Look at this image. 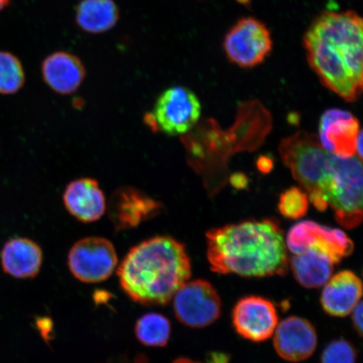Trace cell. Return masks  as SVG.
Returning a JSON list of instances; mask_svg holds the SVG:
<instances>
[{"label": "cell", "instance_id": "obj_1", "mask_svg": "<svg viewBox=\"0 0 363 363\" xmlns=\"http://www.w3.org/2000/svg\"><path fill=\"white\" fill-rule=\"evenodd\" d=\"M307 60L322 84L347 102L362 93L363 24L356 12L325 11L303 35Z\"/></svg>", "mask_w": 363, "mask_h": 363}, {"label": "cell", "instance_id": "obj_2", "mask_svg": "<svg viewBox=\"0 0 363 363\" xmlns=\"http://www.w3.org/2000/svg\"><path fill=\"white\" fill-rule=\"evenodd\" d=\"M206 238L208 260L217 274L263 278L288 271L284 233L274 220L222 226L208 230Z\"/></svg>", "mask_w": 363, "mask_h": 363}, {"label": "cell", "instance_id": "obj_3", "mask_svg": "<svg viewBox=\"0 0 363 363\" xmlns=\"http://www.w3.org/2000/svg\"><path fill=\"white\" fill-rule=\"evenodd\" d=\"M191 274L184 245L167 235L136 245L117 270L123 291L131 301L147 306L167 305Z\"/></svg>", "mask_w": 363, "mask_h": 363}, {"label": "cell", "instance_id": "obj_4", "mask_svg": "<svg viewBox=\"0 0 363 363\" xmlns=\"http://www.w3.org/2000/svg\"><path fill=\"white\" fill-rule=\"evenodd\" d=\"M279 153L294 179L308 194V201L318 211H325L328 206L323 193L333 170V154L321 146L318 136L306 131L284 139Z\"/></svg>", "mask_w": 363, "mask_h": 363}, {"label": "cell", "instance_id": "obj_5", "mask_svg": "<svg viewBox=\"0 0 363 363\" xmlns=\"http://www.w3.org/2000/svg\"><path fill=\"white\" fill-rule=\"evenodd\" d=\"M272 118L270 113L259 101H252L240 104L237 121L231 129L225 131V142L219 143L208 140L189 131V136L184 138L187 147L190 163L198 160L204 154L223 144L226 156L240 151H253L263 143L271 129Z\"/></svg>", "mask_w": 363, "mask_h": 363}, {"label": "cell", "instance_id": "obj_6", "mask_svg": "<svg viewBox=\"0 0 363 363\" xmlns=\"http://www.w3.org/2000/svg\"><path fill=\"white\" fill-rule=\"evenodd\" d=\"M362 164L357 157L334 155L333 172L323 199L333 208L335 220L346 229H354L362 220Z\"/></svg>", "mask_w": 363, "mask_h": 363}, {"label": "cell", "instance_id": "obj_7", "mask_svg": "<svg viewBox=\"0 0 363 363\" xmlns=\"http://www.w3.org/2000/svg\"><path fill=\"white\" fill-rule=\"evenodd\" d=\"M201 116V104L192 90L174 86L163 91L145 121L154 131L169 135L189 133Z\"/></svg>", "mask_w": 363, "mask_h": 363}, {"label": "cell", "instance_id": "obj_8", "mask_svg": "<svg viewBox=\"0 0 363 363\" xmlns=\"http://www.w3.org/2000/svg\"><path fill=\"white\" fill-rule=\"evenodd\" d=\"M118 264L115 246L101 237L81 239L70 249L67 266L74 278L85 284L104 282L113 274Z\"/></svg>", "mask_w": 363, "mask_h": 363}, {"label": "cell", "instance_id": "obj_9", "mask_svg": "<svg viewBox=\"0 0 363 363\" xmlns=\"http://www.w3.org/2000/svg\"><path fill=\"white\" fill-rule=\"evenodd\" d=\"M172 298L177 319L190 328H206L220 316V295L208 281L197 279L187 282Z\"/></svg>", "mask_w": 363, "mask_h": 363}, {"label": "cell", "instance_id": "obj_10", "mask_svg": "<svg viewBox=\"0 0 363 363\" xmlns=\"http://www.w3.org/2000/svg\"><path fill=\"white\" fill-rule=\"evenodd\" d=\"M272 48L271 33L255 18H243L226 34L224 49L231 62L242 67L260 65Z\"/></svg>", "mask_w": 363, "mask_h": 363}, {"label": "cell", "instance_id": "obj_11", "mask_svg": "<svg viewBox=\"0 0 363 363\" xmlns=\"http://www.w3.org/2000/svg\"><path fill=\"white\" fill-rule=\"evenodd\" d=\"M286 246L294 255L308 249L316 250L329 257L334 264L350 256L354 250L352 240L342 230L311 220L301 221L291 227Z\"/></svg>", "mask_w": 363, "mask_h": 363}, {"label": "cell", "instance_id": "obj_12", "mask_svg": "<svg viewBox=\"0 0 363 363\" xmlns=\"http://www.w3.org/2000/svg\"><path fill=\"white\" fill-rule=\"evenodd\" d=\"M107 208L115 229L124 231L153 219L160 214L162 206L142 190L125 186L113 193Z\"/></svg>", "mask_w": 363, "mask_h": 363}, {"label": "cell", "instance_id": "obj_13", "mask_svg": "<svg viewBox=\"0 0 363 363\" xmlns=\"http://www.w3.org/2000/svg\"><path fill=\"white\" fill-rule=\"evenodd\" d=\"M233 323L240 337L254 342H264L279 325L278 311L269 299L255 295L244 297L233 308Z\"/></svg>", "mask_w": 363, "mask_h": 363}, {"label": "cell", "instance_id": "obj_14", "mask_svg": "<svg viewBox=\"0 0 363 363\" xmlns=\"http://www.w3.org/2000/svg\"><path fill=\"white\" fill-rule=\"evenodd\" d=\"M360 131L359 121L351 112L330 108L321 116L318 138L326 151L347 158L356 154Z\"/></svg>", "mask_w": 363, "mask_h": 363}, {"label": "cell", "instance_id": "obj_15", "mask_svg": "<svg viewBox=\"0 0 363 363\" xmlns=\"http://www.w3.org/2000/svg\"><path fill=\"white\" fill-rule=\"evenodd\" d=\"M274 346L283 359L298 362L314 353L318 342L315 328L310 321L298 316L286 318L275 330Z\"/></svg>", "mask_w": 363, "mask_h": 363}, {"label": "cell", "instance_id": "obj_16", "mask_svg": "<svg viewBox=\"0 0 363 363\" xmlns=\"http://www.w3.org/2000/svg\"><path fill=\"white\" fill-rule=\"evenodd\" d=\"M62 199L67 212L83 223L101 220L107 210L106 194L94 179L72 181L67 185Z\"/></svg>", "mask_w": 363, "mask_h": 363}, {"label": "cell", "instance_id": "obj_17", "mask_svg": "<svg viewBox=\"0 0 363 363\" xmlns=\"http://www.w3.org/2000/svg\"><path fill=\"white\" fill-rule=\"evenodd\" d=\"M42 74L45 84L54 92L68 95L76 92L84 83L86 69L79 57L59 51L44 59Z\"/></svg>", "mask_w": 363, "mask_h": 363}, {"label": "cell", "instance_id": "obj_18", "mask_svg": "<svg viewBox=\"0 0 363 363\" xmlns=\"http://www.w3.org/2000/svg\"><path fill=\"white\" fill-rule=\"evenodd\" d=\"M4 274L19 279H34L43 263V252L34 240L25 238H11L0 253Z\"/></svg>", "mask_w": 363, "mask_h": 363}, {"label": "cell", "instance_id": "obj_19", "mask_svg": "<svg viewBox=\"0 0 363 363\" xmlns=\"http://www.w3.org/2000/svg\"><path fill=\"white\" fill-rule=\"evenodd\" d=\"M322 291L320 303L328 315L345 317L351 314L362 296V284L353 272H338L330 278Z\"/></svg>", "mask_w": 363, "mask_h": 363}, {"label": "cell", "instance_id": "obj_20", "mask_svg": "<svg viewBox=\"0 0 363 363\" xmlns=\"http://www.w3.org/2000/svg\"><path fill=\"white\" fill-rule=\"evenodd\" d=\"M75 21L85 33H106L119 22V7L113 0H81L76 6Z\"/></svg>", "mask_w": 363, "mask_h": 363}, {"label": "cell", "instance_id": "obj_21", "mask_svg": "<svg viewBox=\"0 0 363 363\" xmlns=\"http://www.w3.org/2000/svg\"><path fill=\"white\" fill-rule=\"evenodd\" d=\"M290 265L295 279L306 289L323 287L334 271V262L330 258L314 249L293 257Z\"/></svg>", "mask_w": 363, "mask_h": 363}, {"label": "cell", "instance_id": "obj_22", "mask_svg": "<svg viewBox=\"0 0 363 363\" xmlns=\"http://www.w3.org/2000/svg\"><path fill=\"white\" fill-rule=\"evenodd\" d=\"M172 326L170 320L158 313H148L136 321L135 334L145 346L162 347L169 342Z\"/></svg>", "mask_w": 363, "mask_h": 363}, {"label": "cell", "instance_id": "obj_23", "mask_svg": "<svg viewBox=\"0 0 363 363\" xmlns=\"http://www.w3.org/2000/svg\"><path fill=\"white\" fill-rule=\"evenodd\" d=\"M26 83V72L20 59L0 51V94H15Z\"/></svg>", "mask_w": 363, "mask_h": 363}, {"label": "cell", "instance_id": "obj_24", "mask_svg": "<svg viewBox=\"0 0 363 363\" xmlns=\"http://www.w3.org/2000/svg\"><path fill=\"white\" fill-rule=\"evenodd\" d=\"M308 203L310 201L306 192L301 189L293 187L281 194L279 211L288 219L296 220L306 214Z\"/></svg>", "mask_w": 363, "mask_h": 363}, {"label": "cell", "instance_id": "obj_25", "mask_svg": "<svg viewBox=\"0 0 363 363\" xmlns=\"http://www.w3.org/2000/svg\"><path fill=\"white\" fill-rule=\"evenodd\" d=\"M357 353L353 345L345 339L328 344L321 356V363H356Z\"/></svg>", "mask_w": 363, "mask_h": 363}, {"label": "cell", "instance_id": "obj_26", "mask_svg": "<svg viewBox=\"0 0 363 363\" xmlns=\"http://www.w3.org/2000/svg\"><path fill=\"white\" fill-rule=\"evenodd\" d=\"M362 311L363 308L362 301L358 303L352 311L354 328H355L360 337L362 335Z\"/></svg>", "mask_w": 363, "mask_h": 363}, {"label": "cell", "instance_id": "obj_27", "mask_svg": "<svg viewBox=\"0 0 363 363\" xmlns=\"http://www.w3.org/2000/svg\"><path fill=\"white\" fill-rule=\"evenodd\" d=\"M257 166L258 170L263 174H269L274 167V161L270 157L262 156L258 158Z\"/></svg>", "mask_w": 363, "mask_h": 363}, {"label": "cell", "instance_id": "obj_28", "mask_svg": "<svg viewBox=\"0 0 363 363\" xmlns=\"http://www.w3.org/2000/svg\"><path fill=\"white\" fill-rule=\"evenodd\" d=\"M230 182L234 188L238 189H246L248 185V179L246 175L242 174H235L230 176Z\"/></svg>", "mask_w": 363, "mask_h": 363}, {"label": "cell", "instance_id": "obj_29", "mask_svg": "<svg viewBox=\"0 0 363 363\" xmlns=\"http://www.w3.org/2000/svg\"><path fill=\"white\" fill-rule=\"evenodd\" d=\"M228 362L229 357L221 353H214L208 359V363H228Z\"/></svg>", "mask_w": 363, "mask_h": 363}, {"label": "cell", "instance_id": "obj_30", "mask_svg": "<svg viewBox=\"0 0 363 363\" xmlns=\"http://www.w3.org/2000/svg\"><path fill=\"white\" fill-rule=\"evenodd\" d=\"M356 153L357 157L362 160V131H360L359 135H358V138L357 140L356 144Z\"/></svg>", "mask_w": 363, "mask_h": 363}, {"label": "cell", "instance_id": "obj_31", "mask_svg": "<svg viewBox=\"0 0 363 363\" xmlns=\"http://www.w3.org/2000/svg\"><path fill=\"white\" fill-rule=\"evenodd\" d=\"M172 363H201V362H195L191 359H189V358L182 357V358H179V359L175 360Z\"/></svg>", "mask_w": 363, "mask_h": 363}, {"label": "cell", "instance_id": "obj_32", "mask_svg": "<svg viewBox=\"0 0 363 363\" xmlns=\"http://www.w3.org/2000/svg\"><path fill=\"white\" fill-rule=\"evenodd\" d=\"M11 0H0V11L10 6Z\"/></svg>", "mask_w": 363, "mask_h": 363}, {"label": "cell", "instance_id": "obj_33", "mask_svg": "<svg viewBox=\"0 0 363 363\" xmlns=\"http://www.w3.org/2000/svg\"><path fill=\"white\" fill-rule=\"evenodd\" d=\"M238 1L240 4H246L250 2V0H238Z\"/></svg>", "mask_w": 363, "mask_h": 363}]
</instances>
